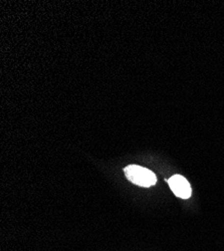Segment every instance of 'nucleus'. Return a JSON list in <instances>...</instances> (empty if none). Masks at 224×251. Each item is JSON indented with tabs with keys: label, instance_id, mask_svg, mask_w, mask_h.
Segmentation results:
<instances>
[{
	"label": "nucleus",
	"instance_id": "f257e3e1",
	"mask_svg": "<svg viewBox=\"0 0 224 251\" xmlns=\"http://www.w3.org/2000/svg\"><path fill=\"white\" fill-rule=\"evenodd\" d=\"M124 171L129 181L141 187H151L157 182L155 174L141 166L130 165L126 167Z\"/></svg>",
	"mask_w": 224,
	"mask_h": 251
},
{
	"label": "nucleus",
	"instance_id": "f03ea898",
	"mask_svg": "<svg viewBox=\"0 0 224 251\" xmlns=\"http://www.w3.org/2000/svg\"><path fill=\"white\" fill-rule=\"evenodd\" d=\"M168 184L173 193L183 199H188L191 196L192 190L189 182L181 175H174L168 180Z\"/></svg>",
	"mask_w": 224,
	"mask_h": 251
}]
</instances>
